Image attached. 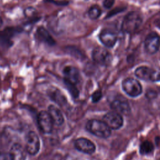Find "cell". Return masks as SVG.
<instances>
[{
    "instance_id": "10",
    "label": "cell",
    "mask_w": 160,
    "mask_h": 160,
    "mask_svg": "<svg viewBox=\"0 0 160 160\" xmlns=\"http://www.w3.org/2000/svg\"><path fill=\"white\" fill-rule=\"evenodd\" d=\"M74 146L78 151L86 154H92L96 151V145L94 143L85 138L76 139L74 142Z\"/></svg>"
},
{
    "instance_id": "18",
    "label": "cell",
    "mask_w": 160,
    "mask_h": 160,
    "mask_svg": "<svg viewBox=\"0 0 160 160\" xmlns=\"http://www.w3.org/2000/svg\"><path fill=\"white\" fill-rule=\"evenodd\" d=\"M154 147L153 144L149 141H143L139 146V152L142 155H147L152 153L154 151Z\"/></svg>"
},
{
    "instance_id": "8",
    "label": "cell",
    "mask_w": 160,
    "mask_h": 160,
    "mask_svg": "<svg viewBox=\"0 0 160 160\" xmlns=\"http://www.w3.org/2000/svg\"><path fill=\"white\" fill-rule=\"evenodd\" d=\"M92 58L96 63L101 66L108 65L112 59L109 52L102 47H97L93 49Z\"/></svg>"
},
{
    "instance_id": "2",
    "label": "cell",
    "mask_w": 160,
    "mask_h": 160,
    "mask_svg": "<svg viewBox=\"0 0 160 160\" xmlns=\"http://www.w3.org/2000/svg\"><path fill=\"white\" fill-rule=\"evenodd\" d=\"M142 18L140 14L136 11H131L124 17L121 29L123 32L132 33L136 31L141 25Z\"/></svg>"
},
{
    "instance_id": "21",
    "label": "cell",
    "mask_w": 160,
    "mask_h": 160,
    "mask_svg": "<svg viewBox=\"0 0 160 160\" xmlns=\"http://www.w3.org/2000/svg\"><path fill=\"white\" fill-rule=\"evenodd\" d=\"M64 84H65L66 87L67 88V89L69 92V93L74 98H78L79 94V90L77 88L76 86L73 84H72V83H70V82H68L66 81H64Z\"/></svg>"
},
{
    "instance_id": "12",
    "label": "cell",
    "mask_w": 160,
    "mask_h": 160,
    "mask_svg": "<svg viewBox=\"0 0 160 160\" xmlns=\"http://www.w3.org/2000/svg\"><path fill=\"white\" fill-rule=\"evenodd\" d=\"M64 81H66L76 86L80 82L81 75L79 71L76 67L72 66H66L62 71Z\"/></svg>"
},
{
    "instance_id": "5",
    "label": "cell",
    "mask_w": 160,
    "mask_h": 160,
    "mask_svg": "<svg viewBox=\"0 0 160 160\" xmlns=\"http://www.w3.org/2000/svg\"><path fill=\"white\" fill-rule=\"evenodd\" d=\"M37 122L39 129L44 134H50L53 130L54 122L48 111H41L37 116Z\"/></svg>"
},
{
    "instance_id": "19",
    "label": "cell",
    "mask_w": 160,
    "mask_h": 160,
    "mask_svg": "<svg viewBox=\"0 0 160 160\" xmlns=\"http://www.w3.org/2000/svg\"><path fill=\"white\" fill-rule=\"evenodd\" d=\"M101 14V10L97 5L92 6L88 10V16L92 20L97 19Z\"/></svg>"
},
{
    "instance_id": "15",
    "label": "cell",
    "mask_w": 160,
    "mask_h": 160,
    "mask_svg": "<svg viewBox=\"0 0 160 160\" xmlns=\"http://www.w3.org/2000/svg\"><path fill=\"white\" fill-rule=\"evenodd\" d=\"M48 112L50 114L53 122L56 126H61L64 122V118L61 111L55 106L51 104L48 108Z\"/></svg>"
},
{
    "instance_id": "22",
    "label": "cell",
    "mask_w": 160,
    "mask_h": 160,
    "mask_svg": "<svg viewBox=\"0 0 160 160\" xmlns=\"http://www.w3.org/2000/svg\"><path fill=\"white\" fill-rule=\"evenodd\" d=\"M102 92L100 90H97L93 92L91 96V99L93 102H98L102 98Z\"/></svg>"
},
{
    "instance_id": "4",
    "label": "cell",
    "mask_w": 160,
    "mask_h": 160,
    "mask_svg": "<svg viewBox=\"0 0 160 160\" xmlns=\"http://www.w3.org/2000/svg\"><path fill=\"white\" fill-rule=\"evenodd\" d=\"M122 89L129 96L135 98L139 96L142 91V88L140 82L132 78H128L122 82Z\"/></svg>"
},
{
    "instance_id": "7",
    "label": "cell",
    "mask_w": 160,
    "mask_h": 160,
    "mask_svg": "<svg viewBox=\"0 0 160 160\" xmlns=\"http://www.w3.org/2000/svg\"><path fill=\"white\" fill-rule=\"evenodd\" d=\"M102 121L108 126L111 129H119L123 125V118L121 114L111 111L105 114L102 118Z\"/></svg>"
},
{
    "instance_id": "16",
    "label": "cell",
    "mask_w": 160,
    "mask_h": 160,
    "mask_svg": "<svg viewBox=\"0 0 160 160\" xmlns=\"http://www.w3.org/2000/svg\"><path fill=\"white\" fill-rule=\"evenodd\" d=\"M12 160H25L26 158V150L21 144L19 143H14L9 151Z\"/></svg>"
},
{
    "instance_id": "3",
    "label": "cell",
    "mask_w": 160,
    "mask_h": 160,
    "mask_svg": "<svg viewBox=\"0 0 160 160\" xmlns=\"http://www.w3.org/2000/svg\"><path fill=\"white\" fill-rule=\"evenodd\" d=\"M41 148V142L38 134L32 131L28 132L25 137V149L31 156L36 155Z\"/></svg>"
},
{
    "instance_id": "25",
    "label": "cell",
    "mask_w": 160,
    "mask_h": 160,
    "mask_svg": "<svg viewBox=\"0 0 160 160\" xmlns=\"http://www.w3.org/2000/svg\"><path fill=\"white\" fill-rule=\"evenodd\" d=\"M45 1H48V2H53L56 4H58V6H66L69 2L68 1H55L54 0H44Z\"/></svg>"
},
{
    "instance_id": "6",
    "label": "cell",
    "mask_w": 160,
    "mask_h": 160,
    "mask_svg": "<svg viewBox=\"0 0 160 160\" xmlns=\"http://www.w3.org/2000/svg\"><path fill=\"white\" fill-rule=\"evenodd\" d=\"M109 105L112 109L121 114H127L131 111L128 100L121 95H116L113 97L109 102Z\"/></svg>"
},
{
    "instance_id": "26",
    "label": "cell",
    "mask_w": 160,
    "mask_h": 160,
    "mask_svg": "<svg viewBox=\"0 0 160 160\" xmlns=\"http://www.w3.org/2000/svg\"><path fill=\"white\" fill-rule=\"evenodd\" d=\"M156 92L152 90H149L148 91L146 92V97L149 99H152V98H154L156 97Z\"/></svg>"
},
{
    "instance_id": "24",
    "label": "cell",
    "mask_w": 160,
    "mask_h": 160,
    "mask_svg": "<svg viewBox=\"0 0 160 160\" xmlns=\"http://www.w3.org/2000/svg\"><path fill=\"white\" fill-rule=\"evenodd\" d=\"M115 0H104L103 6L106 9H110L114 4Z\"/></svg>"
},
{
    "instance_id": "14",
    "label": "cell",
    "mask_w": 160,
    "mask_h": 160,
    "mask_svg": "<svg viewBox=\"0 0 160 160\" xmlns=\"http://www.w3.org/2000/svg\"><path fill=\"white\" fill-rule=\"evenodd\" d=\"M36 38L42 42H44L49 46H54L56 41L51 36L48 31L42 26H39L37 28L35 33Z\"/></svg>"
},
{
    "instance_id": "27",
    "label": "cell",
    "mask_w": 160,
    "mask_h": 160,
    "mask_svg": "<svg viewBox=\"0 0 160 160\" xmlns=\"http://www.w3.org/2000/svg\"><path fill=\"white\" fill-rule=\"evenodd\" d=\"M2 19H1V18L0 17V28L1 27V26H2Z\"/></svg>"
},
{
    "instance_id": "17",
    "label": "cell",
    "mask_w": 160,
    "mask_h": 160,
    "mask_svg": "<svg viewBox=\"0 0 160 160\" xmlns=\"http://www.w3.org/2000/svg\"><path fill=\"white\" fill-rule=\"evenodd\" d=\"M154 71V69L147 66H140L136 69L134 74L140 79L144 81H151Z\"/></svg>"
},
{
    "instance_id": "20",
    "label": "cell",
    "mask_w": 160,
    "mask_h": 160,
    "mask_svg": "<svg viewBox=\"0 0 160 160\" xmlns=\"http://www.w3.org/2000/svg\"><path fill=\"white\" fill-rule=\"evenodd\" d=\"M36 10L32 7H29L27 8L25 10H24V14L25 16L27 18H29L31 19V22H36L37 21H38L39 18L36 16Z\"/></svg>"
},
{
    "instance_id": "9",
    "label": "cell",
    "mask_w": 160,
    "mask_h": 160,
    "mask_svg": "<svg viewBox=\"0 0 160 160\" xmlns=\"http://www.w3.org/2000/svg\"><path fill=\"white\" fill-rule=\"evenodd\" d=\"M160 48V36L156 32L149 33L144 40V48L149 54H154Z\"/></svg>"
},
{
    "instance_id": "11",
    "label": "cell",
    "mask_w": 160,
    "mask_h": 160,
    "mask_svg": "<svg viewBox=\"0 0 160 160\" xmlns=\"http://www.w3.org/2000/svg\"><path fill=\"white\" fill-rule=\"evenodd\" d=\"M21 31L20 29L8 28L0 31V48H8L12 44L11 39L16 33Z\"/></svg>"
},
{
    "instance_id": "1",
    "label": "cell",
    "mask_w": 160,
    "mask_h": 160,
    "mask_svg": "<svg viewBox=\"0 0 160 160\" xmlns=\"http://www.w3.org/2000/svg\"><path fill=\"white\" fill-rule=\"evenodd\" d=\"M86 130L92 135L99 138L106 139L111 134V130L103 121L96 119H92L87 121L86 124Z\"/></svg>"
},
{
    "instance_id": "23",
    "label": "cell",
    "mask_w": 160,
    "mask_h": 160,
    "mask_svg": "<svg viewBox=\"0 0 160 160\" xmlns=\"http://www.w3.org/2000/svg\"><path fill=\"white\" fill-rule=\"evenodd\" d=\"M151 81L154 82H157V81H160V71H154V72L151 78Z\"/></svg>"
},
{
    "instance_id": "13",
    "label": "cell",
    "mask_w": 160,
    "mask_h": 160,
    "mask_svg": "<svg viewBox=\"0 0 160 160\" xmlns=\"http://www.w3.org/2000/svg\"><path fill=\"white\" fill-rule=\"evenodd\" d=\"M99 38L102 44L107 48H112L116 43L118 37L116 34L108 29H103L99 34Z\"/></svg>"
}]
</instances>
